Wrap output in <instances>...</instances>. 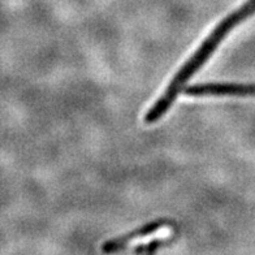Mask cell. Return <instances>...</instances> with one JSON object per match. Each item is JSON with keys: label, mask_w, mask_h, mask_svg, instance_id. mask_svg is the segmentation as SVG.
Instances as JSON below:
<instances>
[{"label": "cell", "mask_w": 255, "mask_h": 255, "mask_svg": "<svg viewBox=\"0 0 255 255\" xmlns=\"http://www.w3.org/2000/svg\"><path fill=\"white\" fill-rule=\"evenodd\" d=\"M255 13V0H248L242 7L232 12L229 16H227L224 20H222L216 25V27L210 33L199 48L191 55L186 63L180 68V71L173 76L171 82L168 84L167 89L164 91V98L169 102H175L177 97L181 94L185 89V85L202 68V65L211 57V55L215 52L219 44L222 43L224 38L235 29L237 25L248 20Z\"/></svg>", "instance_id": "1"}, {"label": "cell", "mask_w": 255, "mask_h": 255, "mask_svg": "<svg viewBox=\"0 0 255 255\" xmlns=\"http://www.w3.org/2000/svg\"><path fill=\"white\" fill-rule=\"evenodd\" d=\"M165 225H173L175 224L167 219H159V220H154V222H150L147 224H143L139 228L134 229V231L129 232L127 235H123L120 237H116V239L108 240L102 245V252L107 253V254H111V253H118L124 250L129 242L133 241L135 239H141V237H144V236H150L152 233H155L156 231H159L160 228L165 227Z\"/></svg>", "instance_id": "2"}, {"label": "cell", "mask_w": 255, "mask_h": 255, "mask_svg": "<svg viewBox=\"0 0 255 255\" xmlns=\"http://www.w3.org/2000/svg\"><path fill=\"white\" fill-rule=\"evenodd\" d=\"M171 241L172 240H156V241H151L150 244H146V245L138 246L133 252L137 253V254H141V253H154L160 248H163V246L167 245V244H169Z\"/></svg>", "instance_id": "3"}]
</instances>
